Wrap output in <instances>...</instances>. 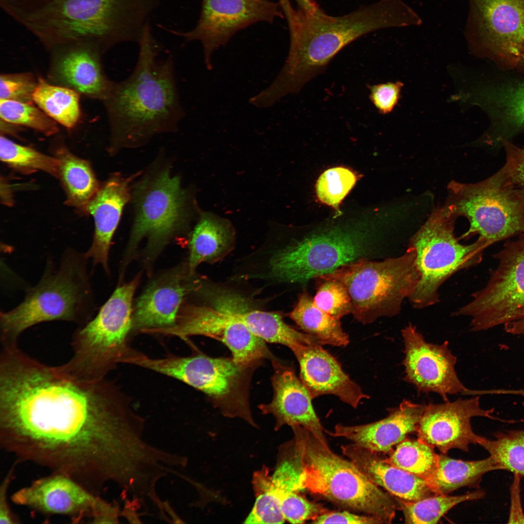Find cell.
<instances>
[{
  "label": "cell",
  "instance_id": "6da1fadb",
  "mask_svg": "<svg viewBox=\"0 0 524 524\" xmlns=\"http://www.w3.org/2000/svg\"><path fill=\"white\" fill-rule=\"evenodd\" d=\"M133 411L112 381L73 378L19 348L0 359V443L18 461L100 483Z\"/></svg>",
  "mask_w": 524,
  "mask_h": 524
},
{
  "label": "cell",
  "instance_id": "7a4b0ae2",
  "mask_svg": "<svg viewBox=\"0 0 524 524\" xmlns=\"http://www.w3.org/2000/svg\"><path fill=\"white\" fill-rule=\"evenodd\" d=\"M281 9L289 28L290 45L278 79L285 89L294 93L360 36L380 29L423 24L419 14L403 0H379L338 16L328 15L321 8L313 11L295 8L290 2Z\"/></svg>",
  "mask_w": 524,
  "mask_h": 524
},
{
  "label": "cell",
  "instance_id": "3957f363",
  "mask_svg": "<svg viewBox=\"0 0 524 524\" xmlns=\"http://www.w3.org/2000/svg\"><path fill=\"white\" fill-rule=\"evenodd\" d=\"M139 42L138 58L132 72L124 80L113 82L103 100L112 153L143 146L157 134L177 131L185 115L173 60H157V47L147 24Z\"/></svg>",
  "mask_w": 524,
  "mask_h": 524
},
{
  "label": "cell",
  "instance_id": "277c9868",
  "mask_svg": "<svg viewBox=\"0 0 524 524\" xmlns=\"http://www.w3.org/2000/svg\"><path fill=\"white\" fill-rule=\"evenodd\" d=\"M148 0H0L9 16L52 50L89 44L101 52L138 40Z\"/></svg>",
  "mask_w": 524,
  "mask_h": 524
},
{
  "label": "cell",
  "instance_id": "5b68a950",
  "mask_svg": "<svg viewBox=\"0 0 524 524\" xmlns=\"http://www.w3.org/2000/svg\"><path fill=\"white\" fill-rule=\"evenodd\" d=\"M87 259L85 253L67 250L59 267H48L21 303L11 311L1 312L2 348L18 346L21 334L42 322L63 320L84 325L91 319L93 303Z\"/></svg>",
  "mask_w": 524,
  "mask_h": 524
},
{
  "label": "cell",
  "instance_id": "8992f818",
  "mask_svg": "<svg viewBox=\"0 0 524 524\" xmlns=\"http://www.w3.org/2000/svg\"><path fill=\"white\" fill-rule=\"evenodd\" d=\"M299 455L301 490L338 505L374 516L390 524L400 509L397 499L384 492L350 459L333 452L328 443L300 426L292 428Z\"/></svg>",
  "mask_w": 524,
  "mask_h": 524
},
{
  "label": "cell",
  "instance_id": "52a82bcc",
  "mask_svg": "<svg viewBox=\"0 0 524 524\" xmlns=\"http://www.w3.org/2000/svg\"><path fill=\"white\" fill-rule=\"evenodd\" d=\"M139 280L137 276L117 287L97 315L76 330L71 343L73 356L60 366L64 372L79 380H99L131 356L135 350L129 344L132 302Z\"/></svg>",
  "mask_w": 524,
  "mask_h": 524
},
{
  "label": "cell",
  "instance_id": "ba28073f",
  "mask_svg": "<svg viewBox=\"0 0 524 524\" xmlns=\"http://www.w3.org/2000/svg\"><path fill=\"white\" fill-rule=\"evenodd\" d=\"M447 190L442 207L446 214L469 222L460 239L478 234L492 245L524 233V188L513 183L502 168L478 182L452 181Z\"/></svg>",
  "mask_w": 524,
  "mask_h": 524
},
{
  "label": "cell",
  "instance_id": "9c48e42d",
  "mask_svg": "<svg viewBox=\"0 0 524 524\" xmlns=\"http://www.w3.org/2000/svg\"><path fill=\"white\" fill-rule=\"evenodd\" d=\"M415 259V251L408 247L400 256L380 262L361 259L319 278L342 282L351 298V314L358 321L367 324L399 313L404 300L411 295L419 281Z\"/></svg>",
  "mask_w": 524,
  "mask_h": 524
},
{
  "label": "cell",
  "instance_id": "30bf717a",
  "mask_svg": "<svg viewBox=\"0 0 524 524\" xmlns=\"http://www.w3.org/2000/svg\"><path fill=\"white\" fill-rule=\"evenodd\" d=\"M131 363L200 391L224 416L238 417L256 426L250 409L248 393L251 375L258 364H241L232 358H212L201 353L153 358L140 352Z\"/></svg>",
  "mask_w": 524,
  "mask_h": 524
},
{
  "label": "cell",
  "instance_id": "8fae6325",
  "mask_svg": "<svg viewBox=\"0 0 524 524\" xmlns=\"http://www.w3.org/2000/svg\"><path fill=\"white\" fill-rule=\"evenodd\" d=\"M455 220L437 207L409 240L408 247L415 251L420 274L408 298L415 309L438 303L441 285L456 272L480 262L484 250L491 246L480 237L470 245L460 243L455 235Z\"/></svg>",
  "mask_w": 524,
  "mask_h": 524
},
{
  "label": "cell",
  "instance_id": "7c38bea8",
  "mask_svg": "<svg viewBox=\"0 0 524 524\" xmlns=\"http://www.w3.org/2000/svg\"><path fill=\"white\" fill-rule=\"evenodd\" d=\"M134 218L127 250L132 255L142 239L151 258L188 226L193 215L190 193L168 167L151 170L132 187Z\"/></svg>",
  "mask_w": 524,
  "mask_h": 524
},
{
  "label": "cell",
  "instance_id": "4fadbf2b",
  "mask_svg": "<svg viewBox=\"0 0 524 524\" xmlns=\"http://www.w3.org/2000/svg\"><path fill=\"white\" fill-rule=\"evenodd\" d=\"M371 250L368 232L335 229L275 251L268 262V275L279 282L303 283L367 259Z\"/></svg>",
  "mask_w": 524,
  "mask_h": 524
},
{
  "label": "cell",
  "instance_id": "5bb4252c",
  "mask_svg": "<svg viewBox=\"0 0 524 524\" xmlns=\"http://www.w3.org/2000/svg\"><path fill=\"white\" fill-rule=\"evenodd\" d=\"M498 261L489 281L456 314L471 318L473 331L504 325L524 316V233L493 255Z\"/></svg>",
  "mask_w": 524,
  "mask_h": 524
},
{
  "label": "cell",
  "instance_id": "9a60e30c",
  "mask_svg": "<svg viewBox=\"0 0 524 524\" xmlns=\"http://www.w3.org/2000/svg\"><path fill=\"white\" fill-rule=\"evenodd\" d=\"M464 35L471 52L514 69L524 52V0H468Z\"/></svg>",
  "mask_w": 524,
  "mask_h": 524
},
{
  "label": "cell",
  "instance_id": "2e32d148",
  "mask_svg": "<svg viewBox=\"0 0 524 524\" xmlns=\"http://www.w3.org/2000/svg\"><path fill=\"white\" fill-rule=\"evenodd\" d=\"M147 334L174 336L184 340L204 336L217 340L230 351L232 358L244 364H258L273 356L265 342L229 311L219 307L188 304L180 309L174 326Z\"/></svg>",
  "mask_w": 524,
  "mask_h": 524
},
{
  "label": "cell",
  "instance_id": "e0dca14e",
  "mask_svg": "<svg viewBox=\"0 0 524 524\" xmlns=\"http://www.w3.org/2000/svg\"><path fill=\"white\" fill-rule=\"evenodd\" d=\"M279 3L269 0H202L200 16L191 31L179 33L187 40H198L204 63L213 66L211 56L238 31L259 21L272 22L284 15Z\"/></svg>",
  "mask_w": 524,
  "mask_h": 524
},
{
  "label": "cell",
  "instance_id": "ac0fdd59",
  "mask_svg": "<svg viewBox=\"0 0 524 524\" xmlns=\"http://www.w3.org/2000/svg\"><path fill=\"white\" fill-rule=\"evenodd\" d=\"M404 344V380L415 386L419 393H436L444 401L449 394L471 395L473 390L459 379L455 366L457 358L448 343L437 344L426 342L415 327L409 323L402 330Z\"/></svg>",
  "mask_w": 524,
  "mask_h": 524
},
{
  "label": "cell",
  "instance_id": "d6986e66",
  "mask_svg": "<svg viewBox=\"0 0 524 524\" xmlns=\"http://www.w3.org/2000/svg\"><path fill=\"white\" fill-rule=\"evenodd\" d=\"M12 501L46 514L68 516L73 523L89 518L98 523L110 505L70 477L57 473L38 479L19 490Z\"/></svg>",
  "mask_w": 524,
  "mask_h": 524
},
{
  "label": "cell",
  "instance_id": "ffe728a7",
  "mask_svg": "<svg viewBox=\"0 0 524 524\" xmlns=\"http://www.w3.org/2000/svg\"><path fill=\"white\" fill-rule=\"evenodd\" d=\"M494 409L481 408L479 396L426 405L419 422L418 439L445 454L452 449L467 452L470 444L480 445L484 437L474 432L471 421L482 417L505 422L493 415Z\"/></svg>",
  "mask_w": 524,
  "mask_h": 524
},
{
  "label": "cell",
  "instance_id": "44dd1931",
  "mask_svg": "<svg viewBox=\"0 0 524 524\" xmlns=\"http://www.w3.org/2000/svg\"><path fill=\"white\" fill-rule=\"evenodd\" d=\"M271 361L274 368L271 378L273 396L270 402L259 406L262 413L274 417L276 429L286 425L291 428L302 427L323 442L328 443L323 426L313 409L312 399L294 369L274 357Z\"/></svg>",
  "mask_w": 524,
  "mask_h": 524
},
{
  "label": "cell",
  "instance_id": "7402d4cb",
  "mask_svg": "<svg viewBox=\"0 0 524 524\" xmlns=\"http://www.w3.org/2000/svg\"><path fill=\"white\" fill-rule=\"evenodd\" d=\"M476 101L490 125L480 139L493 148L524 132V80H502L482 88Z\"/></svg>",
  "mask_w": 524,
  "mask_h": 524
},
{
  "label": "cell",
  "instance_id": "603a6c76",
  "mask_svg": "<svg viewBox=\"0 0 524 524\" xmlns=\"http://www.w3.org/2000/svg\"><path fill=\"white\" fill-rule=\"evenodd\" d=\"M292 352L299 363L300 379L312 399L334 395L356 408L363 399L369 398L321 345L303 344Z\"/></svg>",
  "mask_w": 524,
  "mask_h": 524
},
{
  "label": "cell",
  "instance_id": "cb8c5ba5",
  "mask_svg": "<svg viewBox=\"0 0 524 524\" xmlns=\"http://www.w3.org/2000/svg\"><path fill=\"white\" fill-rule=\"evenodd\" d=\"M139 173L124 177L116 173L100 186L83 211L93 216L95 231L92 244L85 253L94 264L109 272L108 258L112 240L124 206L131 196V182Z\"/></svg>",
  "mask_w": 524,
  "mask_h": 524
},
{
  "label": "cell",
  "instance_id": "d4e9b609",
  "mask_svg": "<svg viewBox=\"0 0 524 524\" xmlns=\"http://www.w3.org/2000/svg\"><path fill=\"white\" fill-rule=\"evenodd\" d=\"M301 471L299 455L294 443L291 450L282 455L272 475L263 466L253 475L252 484L256 499L245 524H283L285 519L281 510L283 498L292 492L302 491Z\"/></svg>",
  "mask_w": 524,
  "mask_h": 524
},
{
  "label": "cell",
  "instance_id": "484cf974",
  "mask_svg": "<svg viewBox=\"0 0 524 524\" xmlns=\"http://www.w3.org/2000/svg\"><path fill=\"white\" fill-rule=\"evenodd\" d=\"M426 406L404 400L383 419L352 426L339 424L333 431L328 433L333 437L346 439L375 453H390L394 446L406 439L407 435L416 432Z\"/></svg>",
  "mask_w": 524,
  "mask_h": 524
},
{
  "label": "cell",
  "instance_id": "4316f807",
  "mask_svg": "<svg viewBox=\"0 0 524 524\" xmlns=\"http://www.w3.org/2000/svg\"><path fill=\"white\" fill-rule=\"evenodd\" d=\"M53 74L59 82L78 93L103 101L113 82L103 70L101 51L89 44L66 45L53 49Z\"/></svg>",
  "mask_w": 524,
  "mask_h": 524
},
{
  "label": "cell",
  "instance_id": "83f0119b",
  "mask_svg": "<svg viewBox=\"0 0 524 524\" xmlns=\"http://www.w3.org/2000/svg\"><path fill=\"white\" fill-rule=\"evenodd\" d=\"M186 283L182 272H178L150 284L137 300L132 331L147 334L174 326L184 297L192 287Z\"/></svg>",
  "mask_w": 524,
  "mask_h": 524
},
{
  "label": "cell",
  "instance_id": "f1b7e54d",
  "mask_svg": "<svg viewBox=\"0 0 524 524\" xmlns=\"http://www.w3.org/2000/svg\"><path fill=\"white\" fill-rule=\"evenodd\" d=\"M341 448L343 454L373 483L402 501L414 502L438 494L426 480L395 466L380 454L354 443Z\"/></svg>",
  "mask_w": 524,
  "mask_h": 524
},
{
  "label": "cell",
  "instance_id": "f546056e",
  "mask_svg": "<svg viewBox=\"0 0 524 524\" xmlns=\"http://www.w3.org/2000/svg\"><path fill=\"white\" fill-rule=\"evenodd\" d=\"M235 233L230 223L210 213H203L190 234L188 272L193 276L201 263H213L233 249Z\"/></svg>",
  "mask_w": 524,
  "mask_h": 524
},
{
  "label": "cell",
  "instance_id": "4dcf8cb0",
  "mask_svg": "<svg viewBox=\"0 0 524 524\" xmlns=\"http://www.w3.org/2000/svg\"><path fill=\"white\" fill-rule=\"evenodd\" d=\"M223 308L265 342L285 345L292 351L303 344L322 345L315 337L287 324L279 312L251 309L243 303L229 300L224 303Z\"/></svg>",
  "mask_w": 524,
  "mask_h": 524
},
{
  "label": "cell",
  "instance_id": "1f68e13d",
  "mask_svg": "<svg viewBox=\"0 0 524 524\" xmlns=\"http://www.w3.org/2000/svg\"><path fill=\"white\" fill-rule=\"evenodd\" d=\"M495 470L502 469L491 456L465 461L442 454L439 455L437 468L426 481L437 494H448L463 487L479 489L483 476Z\"/></svg>",
  "mask_w": 524,
  "mask_h": 524
},
{
  "label": "cell",
  "instance_id": "d6a6232c",
  "mask_svg": "<svg viewBox=\"0 0 524 524\" xmlns=\"http://www.w3.org/2000/svg\"><path fill=\"white\" fill-rule=\"evenodd\" d=\"M60 161L59 178L66 196V203L83 211L100 186L90 164L65 147L56 151Z\"/></svg>",
  "mask_w": 524,
  "mask_h": 524
},
{
  "label": "cell",
  "instance_id": "836d02e7",
  "mask_svg": "<svg viewBox=\"0 0 524 524\" xmlns=\"http://www.w3.org/2000/svg\"><path fill=\"white\" fill-rule=\"evenodd\" d=\"M289 316L301 329L316 338L322 345L345 346L349 343L348 336L342 328L340 320L318 308L306 292L299 295Z\"/></svg>",
  "mask_w": 524,
  "mask_h": 524
},
{
  "label": "cell",
  "instance_id": "e575fe53",
  "mask_svg": "<svg viewBox=\"0 0 524 524\" xmlns=\"http://www.w3.org/2000/svg\"><path fill=\"white\" fill-rule=\"evenodd\" d=\"M33 98L49 117L67 128L74 127L80 118L79 95L71 88L39 78Z\"/></svg>",
  "mask_w": 524,
  "mask_h": 524
},
{
  "label": "cell",
  "instance_id": "d590c367",
  "mask_svg": "<svg viewBox=\"0 0 524 524\" xmlns=\"http://www.w3.org/2000/svg\"><path fill=\"white\" fill-rule=\"evenodd\" d=\"M485 492L482 490L463 495H434L414 502L402 501L396 498L400 509L402 510L407 524H436L450 509L458 504L483 498Z\"/></svg>",
  "mask_w": 524,
  "mask_h": 524
},
{
  "label": "cell",
  "instance_id": "8d00e7d4",
  "mask_svg": "<svg viewBox=\"0 0 524 524\" xmlns=\"http://www.w3.org/2000/svg\"><path fill=\"white\" fill-rule=\"evenodd\" d=\"M439 455L434 448L417 440L405 439L387 460L395 466L427 480L435 471Z\"/></svg>",
  "mask_w": 524,
  "mask_h": 524
},
{
  "label": "cell",
  "instance_id": "74e56055",
  "mask_svg": "<svg viewBox=\"0 0 524 524\" xmlns=\"http://www.w3.org/2000/svg\"><path fill=\"white\" fill-rule=\"evenodd\" d=\"M0 158L9 167L24 174L42 171L59 178L60 161L56 157L48 156L33 148L18 144L1 135Z\"/></svg>",
  "mask_w": 524,
  "mask_h": 524
},
{
  "label": "cell",
  "instance_id": "f35d334b",
  "mask_svg": "<svg viewBox=\"0 0 524 524\" xmlns=\"http://www.w3.org/2000/svg\"><path fill=\"white\" fill-rule=\"evenodd\" d=\"M480 445L502 470L524 477V430L498 431L493 439L484 437Z\"/></svg>",
  "mask_w": 524,
  "mask_h": 524
},
{
  "label": "cell",
  "instance_id": "ab89813d",
  "mask_svg": "<svg viewBox=\"0 0 524 524\" xmlns=\"http://www.w3.org/2000/svg\"><path fill=\"white\" fill-rule=\"evenodd\" d=\"M0 116L5 122L30 128L47 136L58 131L55 121L33 102L0 99Z\"/></svg>",
  "mask_w": 524,
  "mask_h": 524
},
{
  "label": "cell",
  "instance_id": "60d3db41",
  "mask_svg": "<svg viewBox=\"0 0 524 524\" xmlns=\"http://www.w3.org/2000/svg\"><path fill=\"white\" fill-rule=\"evenodd\" d=\"M357 177L349 169L337 167L328 169L319 177L316 184L319 200L335 209L353 188Z\"/></svg>",
  "mask_w": 524,
  "mask_h": 524
},
{
  "label": "cell",
  "instance_id": "b9f144b4",
  "mask_svg": "<svg viewBox=\"0 0 524 524\" xmlns=\"http://www.w3.org/2000/svg\"><path fill=\"white\" fill-rule=\"evenodd\" d=\"M324 280L313 299L314 304L336 319L351 313V300L345 286L338 280Z\"/></svg>",
  "mask_w": 524,
  "mask_h": 524
},
{
  "label": "cell",
  "instance_id": "7bdbcfd3",
  "mask_svg": "<svg viewBox=\"0 0 524 524\" xmlns=\"http://www.w3.org/2000/svg\"><path fill=\"white\" fill-rule=\"evenodd\" d=\"M37 84V81L31 73L2 74L0 77V99L32 102Z\"/></svg>",
  "mask_w": 524,
  "mask_h": 524
},
{
  "label": "cell",
  "instance_id": "ee69618b",
  "mask_svg": "<svg viewBox=\"0 0 524 524\" xmlns=\"http://www.w3.org/2000/svg\"><path fill=\"white\" fill-rule=\"evenodd\" d=\"M281 510L285 520L292 524H302L309 519L312 520L326 511L321 505L307 500L297 492H290L283 498Z\"/></svg>",
  "mask_w": 524,
  "mask_h": 524
},
{
  "label": "cell",
  "instance_id": "f6af8a7d",
  "mask_svg": "<svg viewBox=\"0 0 524 524\" xmlns=\"http://www.w3.org/2000/svg\"><path fill=\"white\" fill-rule=\"evenodd\" d=\"M403 85L400 81H396L368 86L370 100L380 114L393 111L401 98Z\"/></svg>",
  "mask_w": 524,
  "mask_h": 524
},
{
  "label": "cell",
  "instance_id": "bcb514c9",
  "mask_svg": "<svg viewBox=\"0 0 524 524\" xmlns=\"http://www.w3.org/2000/svg\"><path fill=\"white\" fill-rule=\"evenodd\" d=\"M501 146L506 154V162L502 168L513 183L524 188V147L511 141H503Z\"/></svg>",
  "mask_w": 524,
  "mask_h": 524
},
{
  "label": "cell",
  "instance_id": "7dc6e473",
  "mask_svg": "<svg viewBox=\"0 0 524 524\" xmlns=\"http://www.w3.org/2000/svg\"><path fill=\"white\" fill-rule=\"evenodd\" d=\"M313 524H384L379 518L370 515H360L346 511L325 512L312 520Z\"/></svg>",
  "mask_w": 524,
  "mask_h": 524
},
{
  "label": "cell",
  "instance_id": "c3c4849f",
  "mask_svg": "<svg viewBox=\"0 0 524 524\" xmlns=\"http://www.w3.org/2000/svg\"><path fill=\"white\" fill-rule=\"evenodd\" d=\"M521 477L513 474L510 487V507L508 524H524V512L521 501Z\"/></svg>",
  "mask_w": 524,
  "mask_h": 524
},
{
  "label": "cell",
  "instance_id": "681fc988",
  "mask_svg": "<svg viewBox=\"0 0 524 524\" xmlns=\"http://www.w3.org/2000/svg\"><path fill=\"white\" fill-rule=\"evenodd\" d=\"M15 464L11 468L2 481L0 488V524H15L19 523L18 519L12 513L8 503L7 491L10 483L14 477Z\"/></svg>",
  "mask_w": 524,
  "mask_h": 524
},
{
  "label": "cell",
  "instance_id": "f907efd6",
  "mask_svg": "<svg viewBox=\"0 0 524 524\" xmlns=\"http://www.w3.org/2000/svg\"><path fill=\"white\" fill-rule=\"evenodd\" d=\"M505 331L509 334L524 336V316L504 326Z\"/></svg>",
  "mask_w": 524,
  "mask_h": 524
},
{
  "label": "cell",
  "instance_id": "816d5d0a",
  "mask_svg": "<svg viewBox=\"0 0 524 524\" xmlns=\"http://www.w3.org/2000/svg\"><path fill=\"white\" fill-rule=\"evenodd\" d=\"M281 7L290 2V0H278ZM298 7L308 11H315L319 8V5L313 0H295Z\"/></svg>",
  "mask_w": 524,
  "mask_h": 524
},
{
  "label": "cell",
  "instance_id": "f5cc1de1",
  "mask_svg": "<svg viewBox=\"0 0 524 524\" xmlns=\"http://www.w3.org/2000/svg\"><path fill=\"white\" fill-rule=\"evenodd\" d=\"M1 191H3V193L1 194V198L3 204L7 205H12L13 202L11 189L6 181L3 179L2 182L1 180Z\"/></svg>",
  "mask_w": 524,
  "mask_h": 524
},
{
  "label": "cell",
  "instance_id": "db71d44e",
  "mask_svg": "<svg viewBox=\"0 0 524 524\" xmlns=\"http://www.w3.org/2000/svg\"><path fill=\"white\" fill-rule=\"evenodd\" d=\"M506 395H520L524 396V389H507L504 392Z\"/></svg>",
  "mask_w": 524,
  "mask_h": 524
},
{
  "label": "cell",
  "instance_id": "11a10c76",
  "mask_svg": "<svg viewBox=\"0 0 524 524\" xmlns=\"http://www.w3.org/2000/svg\"><path fill=\"white\" fill-rule=\"evenodd\" d=\"M514 69L524 73V52L518 60Z\"/></svg>",
  "mask_w": 524,
  "mask_h": 524
},
{
  "label": "cell",
  "instance_id": "9f6ffc18",
  "mask_svg": "<svg viewBox=\"0 0 524 524\" xmlns=\"http://www.w3.org/2000/svg\"><path fill=\"white\" fill-rule=\"evenodd\" d=\"M523 405H524V403H523Z\"/></svg>",
  "mask_w": 524,
  "mask_h": 524
}]
</instances>
